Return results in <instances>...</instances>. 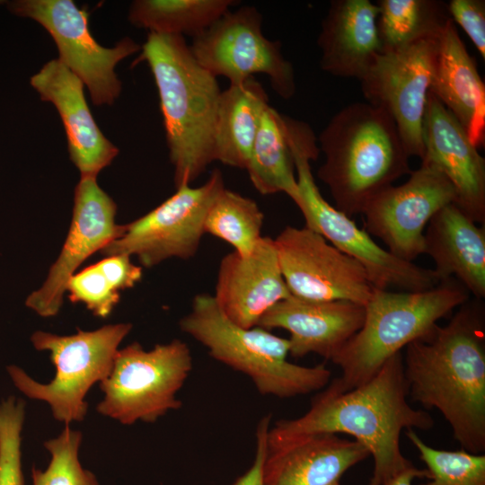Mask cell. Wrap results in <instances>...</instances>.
<instances>
[{
    "label": "cell",
    "mask_w": 485,
    "mask_h": 485,
    "mask_svg": "<svg viewBox=\"0 0 485 485\" xmlns=\"http://www.w3.org/2000/svg\"><path fill=\"white\" fill-rule=\"evenodd\" d=\"M295 119L269 105L261 117L246 171L253 187L262 195L297 196L294 160Z\"/></svg>",
    "instance_id": "26"
},
{
    "label": "cell",
    "mask_w": 485,
    "mask_h": 485,
    "mask_svg": "<svg viewBox=\"0 0 485 485\" xmlns=\"http://www.w3.org/2000/svg\"><path fill=\"white\" fill-rule=\"evenodd\" d=\"M40 99L49 101L62 119L71 161L81 178H96L118 155L119 149L101 131L88 107L83 82L58 58L31 77Z\"/></svg>",
    "instance_id": "19"
},
{
    "label": "cell",
    "mask_w": 485,
    "mask_h": 485,
    "mask_svg": "<svg viewBox=\"0 0 485 485\" xmlns=\"http://www.w3.org/2000/svg\"><path fill=\"white\" fill-rule=\"evenodd\" d=\"M193 367L189 346L175 339L146 350L138 342L119 349L111 371L100 383L102 416L132 425L154 423L182 402L176 397Z\"/></svg>",
    "instance_id": "9"
},
{
    "label": "cell",
    "mask_w": 485,
    "mask_h": 485,
    "mask_svg": "<svg viewBox=\"0 0 485 485\" xmlns=\"http://www.w3.org/2000/svg\"><path fill=\"white\" fill-rule=\"evenodd\" d=\"M468 298L469 292L454 278L417 292L374 287L365 305L362 327L331 360L341 369V375L326 390L345 392L369 381L390 357L426 334Z\"/></svg>",
    "instance_id": "5"
},
{
    "label": "cell",
    "mask_w": 485,
    "mask_h": 485,
    "mask_svg": "<svg viewBox=\"0 0 485 485\" xmlns=\"http://www.w3.org/2000/svg\"><path fill=\"white\" fill-rule=\"evenodd\" d=\"M447 6L453 22L463 28L485 58V1L451 0Z\"/></svg>",
    "instance_id": "34"
},
{
    "label": "cell",
    "mask_w": 485,
    "mask_h": 485,
    "mask_svg": "<svg viewBox=\"0 0 485 485\" xmlns=\"http://www.w3.org/2000/svg\"><path fill=\"white\" fill-rule=\"evenodd\" d=\"M137 61H146L158 90L175 188L190 185L214 161L222 90L184 37L149 32Z\"/></svg>",
    "instance_id": "3"
},
{
    "label": "cell",
    "mask_w": 485,
    "mask_h": 485,
    "mask_svg": "<svg viewBox=\"0 0 485 485\" xmlns=\"http://www.w3.org/2000/svg\"><path fill=\"white\" fill-rule=\"evenodd\" d=\"M439 38L381 51L360 78L366 102L393 119L409 156H423V126Z\"/></svg>",
    "instance_id": "13"
},
{
    "label": "cell",
    "mask_w": 485,
    "mask_h": 485,
    "mask_svg": "<svg viewBox=\"0 0 485 485\" xmlns=\"http://www.w3.org/2000/svg\"><path fill=\"white\" fill-rule=\"evenodd\" d=\"M421 162L436 167L450 181L455 204L473 222L485 224V159L463 126L431 93L423 126Z\"/></svg>",
    "instance_id": "17"
},
{
    "label": "cell",
    "mask_w": 485,
    "mask_h": 485,
    "mask_svg": "<svg viewBox=\"0 0 485 485\" xmlns=\"http://www.w3.org/2000/svg\"><path fill=\"white\" fill-rule=\"evenodd\" d=\"M406 347L408 397L436 409L462 449L485 451V308L481 299L459 306Z\"/></svg>",
    "instance_id": "1"
},
{
    "label": "cell",
    "mask_w": 485,
    "mask_h": 485,
    "mask_svg": "<svg viewBox=\"0 0 485 485\" xmlns=\"http://www.w3.org/2000/svg\"><path fill=\"white\" fill-rule=\"evenodd\" d=\"M369 455L357 441L331 433L268 445L262 485H329Z\"/></svg>",
    "instance_id": "21"
},
{
    "label": "cell",
    "mask_w": 485,
    "mask_h": 485,
    "mask_svg": "<svg viewBox=\"0 0 485 485\" xmlns=\"http://www.w3.org/2000/svg\"><path fill=\"white\" fill-rule=\"evenodd\" d=\"M66 291L71 302L84 304L100 318L108 317L120 299L119 292L111 287L96 264L74 274Z\"/></svg>",
    "instance_id": "33"
},
{
    "label": "cell",
    "mask_w": 485,
    "mask_h": 485,
    "mask_svg": "<svg viewBox=\"0 0 485 485\" xmlns=\"http://www.w3.org/2000/svg\"><path fill=\"white\" fill-rule=\"evenodd\" d=\"M269 96L254 77L222 91L214 136V161L246 169Z\"/></svg>",
    "instance_id": "25"
},
{
    "label": "cell",
    "mask_w": 485,
    "mask_h": 485,
    "mask_svg": "<svg viewBox=\"0 0 485 485\" xmlns=\"http://www.w3.org/2000/svg\"><path fill=\"white\" fill-rule=\"evenodd\" d=\"M401 352L390 357L367 382L348 392L324 390L306 413L269 427L268 445L307 435L344 433L355 437L374 458L369 485H384L411 463L401 453L403 429L428 430L431 415L408 402Z\"/></svg>",
    "instance_id": "2"
},
{
    "label": "cell",
    "mask_w": 485,
    "mask_h": 485,
    "mask_svg": "<svg viewBox=\"0 0 485 485\" xmlns=\"http://www.w3.org/2000/svg\"><path fill=\"white\" fill-rule=\"evenodd\" d=\"M234 0H137L128 20L149 32L198 36L231 10Z\"/></svg>",
    "instance_id": "27"
},
{
    "label": "cell",
    "mask_w": 485,
    "mask_h": 485,
    "mask_svg": "<svg viewBox=\"0 0 485 485\" xmlns=\"http://www.w3.org/2000/svg\"><path fill=\"white\" fill-rule=\"evenodd\" d=\"M424 253L442 280L454 278L475 298L485 297V228L455 204L441 208L428 224Z\"/></svg>",
    "instance_id": "23"
},
{
    "label": "cell",
    "mask_w": 485,
    "mask_h": 485,
    "mask_svg": "<svg viewBox=\"0 0 485 485\" xmlns=\"http://www.w3.org/2000/svg\"><path fill=\"white\" fill-rule=\"evenodd\" d=\"M25 402L8 396L0 401V485H24L22 469V431Z\"/></svg>",
    "instance_id": "32"
},
{
    "label": "cell",
    "mask_w": 485,
    "mask_h": 485,
    "mask_svg": "<svg viewBox=\"0 0 485 485\" xmlns=\"http://www.w3.org/2000/svg\"><path fill=\"white\" fill-rule=\"evenodd\" d=\"M223 174L215 169L198 187L182 185L173 195L143 216L123 225L120 235L101 251L108 257H137L150 268L170 258L193 257L205 234L207 214L225 189Z\"/></svg>",
    "instance_id": "11"
},
{
    "label": "cell",
    "mask_w": 485,
    "mask_h": 485,
    "mask_svg": "<svg viewBox=\"0 0 485 485\" xmlns=\"http://www.w3.org/2000/svg\"><path fill=\"white\" fill-rule=\"evenodd\" d=\"M131 329V323L122 322L90 331L78 329L68 336L37 331L31 343L37 350L50 353L54 378L48 384L39 383L15 365H9L7 373L25 396L47 402L56 420L65 425L83 421L88 410L86 394L109 375L119 345Z\"/></svg>",
    "instance_id": "7"
},
{
    "label": "cell",
    "mask_w": 485,
    "mask_h": 485,
    "mask_svg": "<svg viewBox=\"0 0 485 485\" xmlns=\"http://www.w3.org/2000/svg\"><path fill=\"white\" fill-rule=\"evenodd\" d=\"M7 7L48 31L57 47L58 59L86 85L94 105L115 101L121 83L114 68L141 49L137 42L127 37L113 48L101 46L89 30L88 13L71 0H14L8 2Z\"/></svg>",
    "instance_id": "12"
},
{
    "label": "cell",
    "mask_w": 485,
    "mask_h": 485,
    "mask_svg": "<svg viewBox=\"0 0 485 485\" xmlns=\"http://www.w3.org/2000/svg\"><path fill=\"white\" fill-rule=\"evenodd\" d=\"M270 416L261 418L256 428V451L250 469L236 479L232 485H262V465L268 449V433Z\"/></svg>",
    "instance_id": "36"
},
{
    "label": "cell",
    "mask_w": 485,
    "mask_h": 485,
    "mask_svg": "<svg viewBox=\"0 0 485 485\" xmlns=\"http://www.w3.org/2000/svg\"><path fill=\"white\" fill-rule=\"evenodd\" d=\"M455 202L454 190L434 165L421 162L406 182L375 196L363 211L365 230L394 256L412 262L424 253V233L432 217Z\"/></svg>",
    "instance_id": "15"
},
{
    "label": "cell",
    "mask_w": 485,
    "mask_h": 485,
    "mask_svg": "<svg viewBox=\"0 0 485 485\" xmlns=\"http://www.w3.org/2000/svg\"><path fill=\"white\" fill-rule=\"evenodd\" d=\"M181 330L207 348L214 359L247 375L262 395L291 398L327 386L331 372L323 364L304 366L287 360L288 339L260 326L231 322L214 296L197 295Z\"/></svg>",
    "instance_id": "6"
},
{
    "label": "cell",
    "mask_w": 485,
    "mask_h": 485,
    "mask_svg": "<svg viewBox=\"0 0 485 485\" xmlns=\"http://www.w3.org/2000/svg\"><path fill=\"white\" fill-rule=\"evenodd\" d=\"M262 15L254 6L229 10L190 45L196 60L214 76L230 84H240L264 74L281 98H292L296 91L295 69L287 60L278 40L262 32Z\"/></svg>",
    "instance_id": "10"
},
{
    "label": "cell",
    "mask_w": 485,
    "mask_h": 485,
    "mask_svg": "<svg viewBox=\"0 0 485 485\" xmlns=\"http://www.w3.org/2000/svg\"><path fill=\"white\" fill-rule=\"evenodd\" d=\"M291 295L307 301H348L366 305L374 287L363 267L307 228L286 226L274 239Z\"/></svg>",
    "instance_id": "14"
},
{
    "label": "cell",
    "mask_w": 485,
    "mask_h": 485,
    "mask_svg": "<svg viewBox=\"0 0 485 485\" xmlns=\"http://www.w3.org/2000/svg\"><path fill=\"white\" fill-rule=\"evenodd\" d=\"M320 154L317 139L311 134L298 136L294 143L297 196L293 200L301 211L305 226L320 234L340 251L356 260L377 289L394 287L417 292L432 288L442 279L434 269L401 260L378 245L371 235L335 207L330 205L317 187L311 161Z\"/></svg>",
    "instance_id": "8"
},
{
    "label": "cell",
    "mask_w": 485,
    "mask_h": 485,
    "mask_svg": "<svg viewBox=\"0 0 485 485\" xmlns=\"http://www.w3.org/2000/svg\"><path fill=\"white\" fill-rule=\"evenodd\" d=\"M95 264L118 292L133 287L142 278L141 267L133 264L128 255L108 256Z\"/></svg>",
    "instance_id": "35"
},
{
    "label": "cell",
    "mask_w": 485,
    "mask_h": 485,
    "mask_svg": "<svg viewBox=\"0 0 485 485\" xmlns=\"http://www.w3.org/2000/svg\"><path fill=\"white\" fill-rule=\"evenodd\" d=\"M116 203L96 178H81L75 189L69 231L43 285L31 292L25 305L41 317L57 315L71 277L92 254L118 238L123 225L115 223Z\"/></svg>",
    "instance_id": "16"
},
{
    "label": "cell",
    "mask_w": 485,
    "mask_h": 485,
    "mask_svg": "<svg viewBox=\"0 0 485 485\" xmlns=\"http://www.w3.org/2000/svg\"><path fill=\"white\" fill-rule=\"evenodd\" d=\"M415 478L429 479L430 474L427 469H419L413 464H410L393 476L384 485H412V481Z\"/></svg>",
    "instance_id": "37"
},
{
    "label": "cell",
    "mask_w": 485,
    "mask_h": 485,
    "mask_svg": "<svg viewBox=\"0 0 485 485\" xmlns=\"http://www.w3.org/2000/svg\"><path fill=\"white\" fill-rule=\"evenodd\" d=\"M405 434L430 474L429 481L420 485H485L484 454L436 449L427 445L414 429H407Z\"/></svg>",
    "instance_id": "30"
},
{
    "label": "cell",
    "mask_w": 485,
    "mask_h": 485,
    "mask_svg": "<svg viewBox=\"0 0 485 485\" xmlns=\"http://www.w3.org/2000/svg\"><path fill=\"white\" fill-rule=\"evenodd\" d=\"M83 436L65 425L61 433L44 443L50 454L45 470L31 468L32 485H100L93 472L83 467L79 460V448Z\"/></svg>",
    "instance_id": "31"
},
{
    "label": "cell",
    "mask_w": 485,
    "mask_h": 485,
    "mask_svg": "<svg viewBox=\"0 0 485 485\" xmlns=\"http://www.w3.org/2000/svg\"><path fill=\"white\" fill-rule=\"evenodd\" d=\"M430 93L463 126L475 146L483 145L485 85L452 19L439 36Z\"/></svg>",
    "instance_id": "24"
},
{
    "label": "cell",
    "mask_w": 485,
    "mask_h": 485,
    "mask_svg": "<svg viewBox=\"0 0 485 485\" xmlns=\"http://www.w3.org/2000/svg\"><path fill=\"white\" fill-rule=\"evenodd\" d=\"M317 141L325 155L317 176L328 187L335 207L349 217L362 214L375 196L411 172L393 119L368 102L339 110Z\"/></svg>",
    "instance_id": "4"
},
{
    "label": "cell",
    "mask_w": 485,
    "mask_h": 485,
    "mask_svg": "<svg viewBox=\"0 0 485 485\" xmlns=\"http://www.w3.org/2000/svg\"><path fill=\"white\" fill-rule=\"evenodd\" d=\"M329 485H340V481H333L332 483H331Z\"/></svg>",
    "instance_id": "38"
},
{
    "label": "cell",
    "mask_w": 485,
    "mask_h": 485,
    "mask_svg": "<svg viewBox=\"0 0 485 485\" xmlns=\"http://www.w3.org/2000/svg\"><path fill=\"white\" fill-rule=\"evenodd\" d=\"M290 295L274 239L262 236L251 253L233 251L221 260L214 298L234 323L258 326L269 310Z\"/></svg>",
    "instance_id": "18"
},
{
    "label": "cell",
    "mask_w": 485,
    "mask_h": 485,
    "mask_svg": "<svg viewBox=\"0 0 485 485\" xmlns=\"http://www.w3.org/2000/svg\"><path fill=\"white\" fill-rule=\"evenodd\" d=\"M377 28L382 51L428 38H439L451 20L447 4L437 0H379Z\"/></svg>",
    "instance_id": "28"
},
{
    "label": "cell",
    "mask_w": 485,
    "mask_h": 485,
    "mask_svg": "<svg viewBox=\"0 0 485 485\" xmlns=\"http://www.w3.org/2000/svg\"><path fill=\"white\" fill-rule=\"evenodd\" d=\"M378 15V5L370 0L331 1L317 39L321 68L360 80L382 51Z\"/></svg>",
    "instance_id": "22"
},
{
    "label": "cell",
    "mask_w": 485,
    "mask_h": 485,
    "mask_svg": "<svg viewBox=\"0 0 485 485\" xmlns=\"http://www.w3.org/2000/svg\"><path fill=\"white\" fill-rule=\"evenodd\" d=\"M365 306L348 301L313 302L293 295L280 301L258 326L289 332V354L303 357L314 353L332 360L360 330Z\"/></svg>",
    "instance_id": "20"
},
{
    "label": "cell",
    "mask_w": 485,
    "mask_h": 485,
    "mask_svg": "<svg viewBox=\"0 0 485 485\" xmlns=\"http://www.w3.org/2000/svg\"><path fill=\"white\" fill-rule=\"evenodd\" d=\"M264 215L251 198L224 189L212 203L205 220V234L229 243L235 252L248 255L260 240Z\"/></svg>",
    "instance_id": "29"
}]
</instances>
